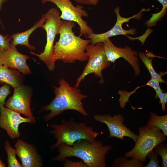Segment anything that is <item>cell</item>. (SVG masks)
<instances>
[{
  "mask_svg": "<svg viewBox=\"0 0 167 167\" xmlns=\"http://www.w3.org/2000/svg\"><path fill=\"white\" fill-rule=\"evenodd\" d=\"M103 143L95 139L92 142L81 139L72 146L62 143L57 147L59 155L52 160L62 162L67 157L75 156L87 167H106V155L113 148L109 145L103 146Z\"/></svg>",
  "mask_w": 167,
  "mask_h": 167,
  "instance_id": "obj_1",
  "label": "cell"
},
{
  "mask_svg": "<svg viewBox=\"0 0 167 167\" xmlns=\"http://www.w3.org/2000/svg\"><path fill=\"white\" fill-rule=\"evenodd\" d=\"M75 22L62 21L60 28V37L54 46V59L65 63H72L76 61L85 62L88 60L85 50L91 44L90 39H84L76 36L73 31Z\"/></svg>",
  "mask_w": 167,
  "mask_h": 167,
  "instance_id": "obj_2",
  "label": "cell"
},
{
  "mask_svg": "<svg viewBox=\"0 0 167 167\" xmlns=\"http://www.w3.org/2000/svg\"><path fill=\"white\" fill-rule=\"evenodd\" d=\"M58 87H54L55 98L49 104L46 105L41 109V111L50 110V112L43 117L46 122L55 116L61 114L67 110H75L85 116L88 113L83 107V99L88 96L81 93L78 88L72 87L64 79L59 81Z\"/></svg>",
  "mask_w": 167,
  "mask_h": 167,
  "instance_id": "obj_3",
  "label": "cell"
},
{
  "mask_svg": "<svg viewBox=\"0 0 167 167\" xmlns=\"http://www.w3.org/2000/svg\"><path fill=\"white\" fill-rule=\"evenodd\" d=\"M50 127L54 130H51L50 133L53 134L57 140V142L51 147L53 150L62 143L72 146L79 140L93 141L99 134L84 122H75L73 118L68 121L63 118L61 124H52Z\"/></svg>",
  "mask_w": 167,
  "mask_h": 167,
  "instance_id": "obj_4",
  "label": "cell"
},
{
  "mask_svg": "<svg viewBox=\"0 0 167 167\" xmlns=\"http://www.w3.org/2000/svg\"><path fill=\"white\" fill-rule=\"evenodd\" d=\"M45 14V21L41 27L46 32V43L44 50L40 54H36L32 50L29 53L38 57L50 71H53L55 68V62L54 59V42L56 36L59 34L62 20L57 8L50 9Z\"/></svg>",
  "mask_w": 167,
  "mask_h": 167,
  "instance_id": "obj_5",
  "label": "cell"
},
{
  "mask_svg": "<svg viewBox=\"0 0 167 167\" xmlns=\"http://www.w3.org/2000/svg\"><path fill=\"white\" fill-rule=\"evenodd\" d=\"M166 140V136L157 127L147 125L139 128V135L135 145L125 156L145 162L148 153L157 145Z\"/></svg>",
  "mask_w": 167,
  "mask_h": 167,
  "instance_id": "obj_6",
  "label": "cell"
},
{
  "mask_svg": "<svg viewBox=\"0 0 167 167\" xmlns=\"http://www.w3.org/2000/svg\"><path fill=\"white\" fill-rule=\"evenodd\" d=\"M103 42L95 45L88 44L85 50L86 55L88 57V62L81 74L77 78L75 87L78 88L79 84L87 75L94 73L99 78L101 84L104 80L102 71L111 65V62L107 58L104 49Z\"/></svg>",
  "mask_w": 167,
  "mask_h": 167,
  "instance_id": "obj_7",
  "label": "cell"
},
{
  "mask_svg": "<svg viewBox=\"0 0 167 167\" xmlns=\"http://www.w3.org/2000/svg\"><path fill=\"white\" fill-rule=\"evenodd\" d=\"M49 2L54 4L61 12L60 18L63 20L76 23L79 27L80 36H85L94 33L92 28L84 20L82 17H88V14L79 5L75 6L70 0H41V3L44 5Z\"/></svg>",
  "mask_w": 167,
  "mask_h": 167,
  "instance_id": "obj_8",
  "label": "cell"
},
{
  "mask_svg": "<svg viewBox=\"0 0 167 167\" xmlns=\"http://www.w3.org/2000/svg\"><path fill=\"white\" fill-rule=\"evenodd\" d=\"M150 10L149 8H142L137 14L129 17L125 18L121 16L119 7L118 6L114 10V12L117 16V20L115 25L112 28L101 33H92L86 37L91 40V44L94 45L98 43L104 42L106 39L113 36L121 35L127 36L126 34L135 35L136 33V31L135 29L131 28L129 30L124 29L122 27L123 24L129 22L130 19L133 18H136L138 20L140 19L142 17L143 12L149 11Z\"/></svg>",
  "mask_w": 167,
  "mask_h": 167,
  "instance_id": "obj_9",
  "label": "cell"
},
{
  "mask_svg": "<svg viewBox=\"0 0 167 167\" xmlns=\"http://www.w3.org/2000/svg\"><path fill=\"white\" fill-rule=\"evenodd\" d=\"M93 118L96 121L107 125L109 131V137H115L122 140L126 136L132 139L135 143L137 141L138 135L123 124L125 118L121 114L113 116L109 114H96Z\"/></svg>",
  "mask_w": 167,
  "mask_h": 167,
  "instance_id": "obj_10",
  "label": "cell"
},
{
  "mask_svg": "<svg viewBox=\"0 0 167 167\" xmlns=\"http://www.w3.org/2000/svg\"><path fill=\"white\" fill-rule=\"evenodd\" d=\"M32 92L30 87L22 84L14 89L12 96L5 102V107L26 117H34L31 108Z\"/></svg>",
  "mask_w": 167,
  "mask_h": 167,
  "instance_id": "obj_11",
  "label": "cell"
},
{
  "mask_svg": "<svg viewBox=\"0 0 167 167\" xmlns=\"http://www.w3.org/2000/svg\"><path fill=\"white\" fill-rule=\"evenodd\" d=\"M103 43L104 49L109 61L114 63L116 60L122 58L132 67L135 75H139L140 72V66L137 56V51L133 50L131 47L126 45L124 48L118 47L112 43L109 38L106 39Z\"/></svg>",
  "mask_w": 167,
  "mask_h": 167,
  "instance_id": "obj_12",
  "label": "cell"
},
{
  "mask_svg": "<svg viewBox=\"0 0 167 167\" xmlns=\"http://www.w3.org/2000/svg\"><path fill=\"white\" fill-rule=\"evenodd\" d=\"M35 117L24 118L20 113L7 108L3 106L0 109V127L5 130L11 139L19 137L20 133L19 125L22 123H35Z\"/></svg>",
  "mask_w": 167,
  "mask_h": 167,
  "instance_id": "obj_13",
  "label": "cell"
},
{
  "mask_svg": "<svg viewBox=\"0 0 167 167\" xmlns=\"http://www.w3.org/2000/svg\"><path fill=\"white\" fill-rule=\"evenodd\" d=\"M31 58L17 50L12 41L10 48L6 50H0V63L9 68L17 70L24 75L31 73L27 60Z\"/></svg>",
  "mask_w": 167,
  "mask_h": 167,
  "instance_id": "obj_14",
  "label": "cell"
},
{
  "mask_svg": "<svg viewBox=\"0 0 167 167\" xmlns=\"http://www.w3.org/2000/svg\"><path fill=\"white\" fill-rule=\"evenodd\" d=\"M15 147L16 154L21 161L22 167L42 166V159L33 144L19 139Z\"/></svg>",
  "mask_w": 167,
  "mask_h": 167,
  "instance_id": "obj_15",
  "label": "cell"
},
{
  "mask_svg": "<svg viewBox=\"0 0 167 167\" xmlns=\"http://www.w3.org/2000/svg\"><path fill=\"white\" fill-rule=\"evenodd\" d=\"M45 19L46 16L45 14L29 29L21 32L13 34L11 36L13 45L16 46L18 45H23L31 50H35L36 47L29 43V37L36 29L39 28H41L42 25L45 22Z\"/></svg>",
  "mask_w": 167,
  "mask_h": 167,
  "instance_id": "obj_16",
  "label": "cell"
},
{
  "mask_svg": "<svg viewBox=\"0 0 167 167\" xmlns=\"http://www.w3.org/2000/svg\"><path fill=\"white\" fill-rule=\"evenodd\" d=\"M0 82L9 84L14 89L22 84L23 78L18 70L9 68L0 63Z\"/></svg>",
  "mask_w": 167,
  "mask_h": 167,
  "instance_id": "obj_17",
  "label": "cell"
},
{
  "mask_svg": "<svg viewBox=\"0 0 167 167\" xmlns=\"http://www.w3.org/2000/svg\"><path fill=\"white\" fill-rule=\"evenodd\" d=\"M145 86H149L155 90L156 93L155 96V98L156 99L158 98V95L160 93L164 92L161 89L159 82L151 79L146 84L141 86L137 87L133 91L131 92H129L126 91L119 90L118 93L120 95V98L118 99V101L119 102V105L122 108H124L126 105V103L129 102V99L131 96L136 92V91L137 89Z\"/></svg>",
  "mask_w": 167,
  "mask_h": 167,
  "instance_id": "obj_18",
  "label": "cell"
},
{
  "mask_svg": "<svg viewBox=\"0 0 167 167\" xmlns=\"http://www.w3.org/2000/svg\"><path fill=\"white\" fill-rule=\"evenodd\" d=\"M152 53V52H149L147 54L141 52L139 53L138 55L141 60L150 73L151 79L156 80L160 83H167V82L162 79V76L167 74V71L164 72L162 71L158 73L154 69L152 63V59L153 58L156 56L153 54L150 58Z\"/></svg>",
  "mask_w": 167,
  "mask_h": 167,
  "instance_id": "obj_19",
  "label": "cell"
},
{
  "mask_svg": "<svg viewBox=\"0 0 167 167\" xmlns=\"http://www.w3.org/2000/svg\"><path fill=\"white\" fill-rule=\"evenodd\" d=\"M150 117L147 125L155 126L160 129L164 135L167 136V114L157 115L152 111H150Z\"/></svg>",
  "mask_w": 167,
  "mask_h": 167,
  "instance_id": "obj_20",
  "label": "cell"
},
{
  "mask_svg": "<svg viewBox=\"0 0 167 167\" xmlns=\"http://www.w3.org/2000/svg\"><path fill=\"white\" fill-rule=\"evenodd\" d=\"M125 156L114 159L112 163V167H143V162L134 158L128 159Z\"/></svg>",
  "mask_w": 167,
  "mask_h": 167,
  "instance_id": "obj_21",
  "label": "cell"
},
{
  "mask_svg": "<svg viewBox=\"0 0 167 167\" xmlns=\"http://www.w3.org/2000/svg\"><path fill=\"white\" fill-rule=\"evenodd\" d=\"M5 149L6 152L7 158V162L8 167H22L16 157L15 149L11 145L9 141L6 140L5 143Z\"/></svg>",
  "mask_w": 167,
  "mask_h": 167,
  "instance_id": "obj_22",
  "label": "cell"
},
{
  "mask_svg": "<svg viewBox=\"0 0 167 167\" xmlns=\"http://www.w3.org/2000/svg\"><path fill=\"white\" fill-rule=\"evenodd\" d=\"M162 159L161 167H167V145L162 142L154 148Z\"/></svg>",
  "mask_w": 167,
  "mask_h": 167,
  "instance_id": "obj_23",
  "label": "cell"
},
{
  "mask_svg": "<svg viewBox=\"0 0 167 167\" xmlns=\"http://www.w3.org/2000/svg\"><path fill=\"white\" fill-rule=\"evenodd\" d=\"M147 157L150 159L149 162L144 167H160L158 154L154 148L148 153Z\"/></svg>",
  "mask_w": 167,
  "mask_h": 167,
  "instance_id": "obj_24",
  "label": "cell"
},
{
  "mask_svg": "<svg viewBox=\"0 0 167 167\" xmlns=\"http://www.w3.org/2000/svg\"><path fill=\"white\" fill-rule=\"evenodd\" d=\"M11 86L6 83L0 87V109L4 106L7 96L11 92Z\"/></svg>",
  "mask_w": 167,
  "mask_h": 167,
  "instance_id": "obj_25",
  "label": "cell"
},
{
  "mask_svg": "<svg viewBox=\"0 0 167 167\" xmlns=\"http://www.w3.org/2000/svg\"><path fill=\"white\" fill-rule=\"evenodd\" d=\"M12 39L8 34L3 36L0 33V50H7L10 48Z\"/></svg>",
  "mask_w": 167,
  "mask_h": 167,
  "instance_id": "obj_26",
  "label": "cell"
},
{
  "mask_svg": "<svg viewBox=\"0 0 167 167\" xmlns=\"http://www.w3.org/2000/svg\"><path fill=\"white\" fill-rule=\"evenodd\" d=\"M62 163L65 167H87L82 161H73L66 159L62 161Z\"/></svg>",
  "mask_w": 167,
  "mask_h": 167,
  "instance_id": "obj_27",
  "label": "cell"
},
{
  "mask_svg": "<svg viewBox=\"0 0 167 167\" xmlns=\"http://www.w3.org/2000/svg\"><path fill=\"white\" fill-rule=\"evenodd\" d=\"M144 1L145 0H141ZM162 5V7L160 11L157 13L158 15L160 17L163 18L167 13V0H157Z\"/></svg>",
  "mask_w": 167,
  "mask_h": 167,
  "instance_id": "obj_28",
  "label": "cell"
},
{
  "mask_svg": "<svg viewBox=\"0 0 167 167\" xmlns=\"http://www.w3.org/2000/svg\"><path fill=\"white\" fill-rule=\"evenodd\" d=\"M75 2L82 4L96 5L101 0H74Z\"/></svg>",
  "mask_w": 167,
  "mask_h": 167,
  "instance_id": "obj_29",
  "label": "cell"
},
{
  "mask_svg": "<svg viewBox=\"0 0 167 167\" xmlns=\"http://www.w3.org/2000/svg\"><path fill=\"white\" fill-rule=\"evenodd\" d=\"M8 0H0V11L2 9V5L5 2H7ZM0 24H1L2 26L4 27L0 19Z\"/></svg>",
  "mask_w": 167,
  "mask_h": 167,
  "instance_id": "obj_30",
  "label": "cell"
},
{
  "mask_svg": "<svg viewBox=\"0 0 167 167\" xmlns=\"http://www.w3.org/2000/svg\"><path fill=\"white\" fill-rule=\"evenodd\" d=\"M162 101L166 104L167 102V93H164V96L162 99Z\"/></svg>",
  "mask_w": 167,
  "mask_h": 167,
  "instance_id": "obj_31",
  "label": "cell"
}]
</instances>
